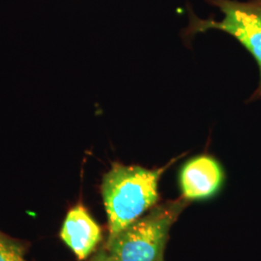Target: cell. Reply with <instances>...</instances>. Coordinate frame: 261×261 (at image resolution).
<instances>
[{"instance_id":"obj_1","label":"cell","mask_w":261,"mask_h":261,"mask_svg":"<svg viewBox=\"0 0 261 261\" xmlns=\"http://www.w3.org/2000/svg\"><path fill=\"white\" fill-rule=\"evenodd\" d=\"M176 160L173 159L167 166L154 169L112 163L101 184L109 220L108 239L113 238L157 203L161 176Z\"/></svg>"},{"instance_id":"obj_2","label":"cell","mask_w":261,"mask_h":261,"mask_svg":"<svg viewBox=\"0 0 261 261\" xmlns=\"http://www.w3.org/2000/svg\"><path fill=\"white\" fill-rule=\"evenodd\" d=\"M189 203L181 196L153 207L108 239L105 248L116 261H164L169 230Z\"/></svg>"},{"instance_id":"obj_3","label":"cell","mask_w":261,"mask_h":261,"mask_svg":"<svg viewBox=\"0 0 261 261\" xmlns=\"http://www.w3.org/2000/svg\"><path fill=\"white\" fill-rule=\"evenodd\" d=\"M221 10L224 18L220 21L201 19L190 12V23L185 36L192 37L197 33L217 29L235 38L254 58L259 68V84L249 101L261 98V0H206Z\"/></svg>"},{"instance_id":"obj_4","label":"cell","mask_w":261,"mask_h":261,"mask_svg":"<svg viewBox=\"0 0 261 261\" xmlns=\"http://www.w3.org/2000/svg\"><path fill=\"white\" fill-rule=\"evenodd\" d=\"M224 181L221 164L207 154L190 159L179 172L180 190L188 201L204 200L214 196Z\"/></svg>"},{"instance_id":"obj_5","label":"cell","mask_w":261,"mask_h":261,"mask_svg":"<svg viewBox=\"0 0 261 261\" xmlns=\"http://www.w3.org/2000/svg\"><path fill=\"white\" fill-rule=\"evenodd\" d=\"M60 237L80 260H85L102 241V229L83 204L67 213Z\"/></svg>"},{"instance_id":"obj_6","label":"cell","mask_w":261,"mask_h":261,"mask_svg":"<svg viewBox=\"0 0 261 261\" xmlns=\"http://www.w3.org/2000/svg\"><path fill=\"white\" fill-rule=\"evenodd\" d=\"M0 261H28L25 246L0 231Z\"/></svg>"},{"instance_id":"obj_7","label":"cell","mask_w":261,"mask_h":261,"mask_svg":"<svg viewBox=\"0 0 261 261\" xmlns=\"http://www.w3.org/2000/svg\"><path fill=\"white\" fill-rule=\"evenodd\" d=\"M86 261H116L112 256L110 252L103 247L102 249L98 250L93 255Z\"/></svg>"}]
</instances>
